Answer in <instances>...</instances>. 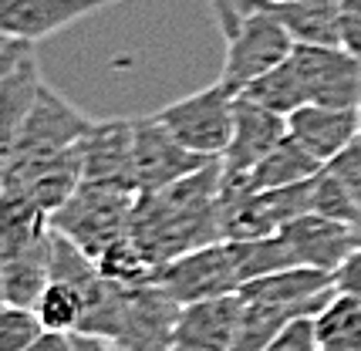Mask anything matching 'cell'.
I'll list each match as a JSON object with an SVG mask.
<instances>
[{
  "label": "cell",
  "instance_id": "cell-21",
  "mask_svg": "<svg viewBox=\"0 0 361 351\" xmlns=\"http://www.w3.org/2000/svg\"><path fill=\"white\" fill-rule=\"evenodd\" d=\"M314 328L324 351H361V301L334 294V301L314 314Z\"/></svg>",
  "mask_w": 361,
  "mask_h": 351
},
{
  "label": "cell",
  "instance_id": "cell-28",
  "mask_svg": "<svg viewBox=\"0 0 361 351\" xmlns=\"http://www.w3.org/2000/svg\"><path fill=\"white\" fill-rule=\"evenodd\" d=\"M264 351H321V345H317L314 318L290 321L287 328H281L277 335L270 338V345Z\"/></svg>",
  "mask_w": 361,
  "mask_h": 351
},
{
  "label": "cell",
  "instance_id": "cell-19",
  "mask_svg": "<svg viewBox=\"0 0 361 351\" xmlns=\"http://www.w3.org/2000/svg\"><path fill=\"white\" fill-rule=\"evenodd\" d=\"M324 169V162L317 159L314 152H307L304 145L287 132V139H283L270 156L253 166L247 176H240V179H223V186H236V190H247V192H260V190H283V186H294V183H304V179H311Z\"/></svg>",
  "mask_w": 361,
  "mask_h": 351
},
{
  "label": "cell",
  "instance_id": "cell-1",
  "mask_svg": "<svg viewBox=\"0 0 361 351\" xmlns=\"http://www.w3.org/2000/svg\"><path fill=\"white\" fill-rule=\"evenodd\" d=\"M220 190L223 162L213 159L203 169L176 179L166 190L139 192L135 216H132V237L142 243V250L156 267L196 247L223 240Z\"/></svg>",
  "mask_w": 361,
  "mask_h": 351
},
{
  "label": "cell",
  "instance_id": "cell-15",
  "mask_svg": "<svg viewBox=\"0 0 361 351\" xmlns=\"http://www.w3.org/2000/svg\"><path fill=\"white\" fill-rule=\"evenodd\" d=\"M243 321V297L240 290L189 301L176 321L173 351H230Z\"/></svg>",
  "mask_w": 361,
  "mask_h": 351
},
{
  "label": "cell",
  "instance_id": "cell-26",
  "mask_svg": "<svg viewBox=\"0 0 361 351\" xmlns=\"http://www.w3.org/2000/svg\"><path fill=\"white\" fill-rule=\"evenodd\" d=\"M311 213L331 216V220H345V223L361 226V207L351 196L345 183L331 173L328 166L317 176H311Z\"/></svg>",
  "mask_w": 361,
  "mask_h": 351
},
{
  "label": "cell",
  "instance_id": "cell-9",
  "mask_svg": "<svg viewBox=\"0 0 361 351\" xmlns=\"http://www.w3.org/2000/svg\"><path fill=\"white\" fill-rule=\"evenodd\" d=\"M152 281L162 284L179 304L203 301V297H220V294H233V290L243 288L226 240L196 247V250H189V254L162 264Z\"/></svg>",
  "mask_w": 361,
  "mask_h": 351
},
{
  "label": "cell",
  "instance_id": "cell-32",
  "mask_svg": "<svg viewBox=\"0 0 361 351\" xmlns=\"http://www.w3.org/2000/svg\"><path fill=\"white\" fill-rule=\"evenodd\" d=\"M24 351H71V335H64V331H44L31 348H24Z\"/></svg>",
  "mask_w": 361,
  "mask_h": 351
},
{
  "label": "cell",
  "instance_id": "cell-12",
  "mask_svg": "<svg viewBox=\"0 0 361 351\" xmlns=\"http://www.w3.org/2000/svg\"><path fill=\"white\" fill-rule=\"evenodd\" d=\"M85 183L132 190L135 186V118H105L88 128L81 139Z\"/></svg>",
  "mask_w": 361,
  "mask_h": 351
},
{
  "label": "cell",
  "instance_id": "cell-31",
  "mask_svg": "<svg viewBox=\"0 0 361 351\" xmlns=\"http://www.w3.org/2000/svg\"><path fill=\"white\" fill-rule=\"evenodd\" d=\"M209 4H213V17H216V27L223 31V37H233L236 34L233 0H209Z\"/></svg>",
  "mask_w": 361,
  "mask_h": 351
},
{
  "label": "cell",
  "instance_id": "cell-10",
  "mask_svg": "<svg viewBox=\"0 0 361 351\" xmlns=\"http://www.w3.org/2000/svg\"><path fill=\"white\" fill-rule=\"evenodd\" d=\"M209 156L192 152L169 128L159 122V115L135 118V186L139 192H156L173 186L176 179L209 166Z\"/></svg>",
  "mask_w": 361,
  "mask_h": 351
},
{
  "label": "cell",
  "instance_id": "cell-18",
  "mask_svg": "<svg viewBox=\"0 0 361 351\" xmlns=\"http://www.w3.org/2000/svg\"><path fill=\"white\" fill-rule=\"evenodd\" d=\"M51 254H54V230L37 243L0 250V301L37 307L41 294L51 284Z\"/></svg>",
  "mask_w": 361,
  "mask_h": 351
},
{
  "label": "cell",
  "instance_id": "cell-2",
  "mask_svg": "<svg viewBox=\"0 0 361 351\" xmlns=\"http://www.w3.org/2000/svg\"><path fill=\"white\" fill-rule=\"evenodd\" d=\"M236 34L226 37V58H223L220 81L230 92H243L250 81L274 71L294 54V37L283 27L277 14H270L260 0H233Z\"/></svg>",
  "mask_w": 361,
  "mask_h": 351
},
{
  "label": "cell",
  "instance_id": "cell-20",
  "mask_svg": "<svg viewBox=\"0 0 361 351\" xmlns=\"http://www.w3.org/2000/svg\"><path fill=\"white\" fill-rule=\"evenodd\" d=\"M298 44H341V0H260Z\"/></svg>",
  "mask_w": 361,
  "mask_h": 351
},
{
  "label": "cell",
  "instance_id": "cell-7",
  "mask_svg": "<svg viewBox=\"0 0 361 351\" xmlns=\"http://www.w3.org/2000/svg\"><path fill=\"white\" fill-rule=\"evenodd\" d=\"M81 183H85L81 142L58 152V156L4 166V196L24 199L27 207L41 209L47 216H54L78 192Z\"/></svg>",
  "mask_w": 361,
  "mask_h": 351
},
{
  "label": "cell",
  "instance_id": "cell-17",
  "mask_svg": "<svg viewBox=\"0 0 361 351\" xmlns=\"http://www.w3.org/2000/svg\"><path fill=\"white\" fill-rule=\"evenodd\" d=\"M287 132L328 166L341 149H348L361 135V109L300 105L298 112L287 115Z\"/></svg>",
  "mask_w": 361,
  "mask_h": 351
},
{
  "label": "cell",
  "instance_id": "cell-29",
  "mask_svg": "<svg viewBox=\"0 0 361 351\" xmlns=\"http://www.w3.org/2000/svg\"><path fill=\"white\" fill-rule=\"evenodd\" d=\"M334 290L361 301V247H355V250L338 264V271H334Z\"/></svg>",
  "mask_w": 361,
  "mask_h": 351
},
{
  "label": "cell",
  "instance_id": "cell-11",
  "mask_svg": "<svg viewBox=\"0 0 361 351\" xmlns=\"http://www.w3.org/2000/svg\"><path fill=\"white\" fill-rule=\"evenodd\" d=\"M34 44L37 41H24L14 34H4L0 41V156L14 145L17 132L44 85Z\"/></svg>",
  "mask_w": 361,
  "mask_h": 351
},
{
  "label": "cell",
  "instance_id": "cell-23",
  "mask_svg": "<svg viewBox=\"0 0 361 351\" xmlns=\"http://www.w3.org/2000/svg\"><path fill=\"white\" fill-rule=\"evenodd\" d=\"M240 95L253 98V101H260V105H267V109H274V112H281V115H290V112H298L300 105H307L304 81H300L298 68H294L290 58L283 64H277L274 71L260 75L257 81H250Z\"/></svg>",
  "mask_w": 361,
  "mask_h": 351
},
{
  "label": "cell",
  "instance_id": "cell-5",
  "mask_svg": "<svg viewBox=\"0 0 361 351\" xmlns=\"http://www.w3.org/2000/svg\"><path fill=\"white\" fill-rule=\"evenodd\" d=\"M94 125V118L81 112L78 105H71L61 92H54L51 85H41V92L34 98L31 112L24 118V125L17 132L14 145L0 156L4 166H14V162H31V159H44V156H58L64 149L78 145L88 128Z\"/></svg>",
  "mask_w": 361,
  "mask_h": 351
},
{
  "label": "cell",
  "instance_id": "cell-30",
  "mask_svg": "<svg viewBox=\"0 0 361 351\" xmlns=\"http://www.w3.org/2000/svg\"><path fill=\"white\" fill-rule=\"evenodd\" d=\"M341 48L361 58V0H341Z\"/></svg>",
  "mask_w": 361,
  "mask_h": 351
},
{
  "label": "cell",
  "instance_id": "cell-33",
  "mask_svg": "<svg viewBox=\"0 0 361 351\" xmlns=\"http://www.w3.org/2000/svg\"><path fill=\"white\" fill-rule=\"evenodd\" d=\"M71 351H126V348H118L115 341L98 335H71Z\"/></svg>",
  "mask_w": 361,
  "mask_h": 351
},
{
  "label": "cell",
  "instance_id": "cell-27",
  "mask_svg": "<svg viewBox=\"0 0 361 351\" xmlns=\"http://www.w3.org/2000/svg\"><path fill=\"white\" fill-rule=\"evenodd\" d=\"M44 331L47 328H44V321H41V314H37V307L4 304V311H0V351L31 348Z\"/></svg>",
  "mask_w": 361,
  "mask_h": 351
},
{
  "label": "cell",
  "instance_id": "cell-22",
  "mask_svg": "<svg viewBox=\"0 0 361 351\" xmlns=\"http://www.w3.org/2000/svg\"><path fill=\"white\" fill-rule=\"evenodd\" d=\"M230 243V254L233 264L240 271V281H257L264 273L283 271V267H294V257L287 250L281 233H270V237H247V240H226Z\"/></svg>",
  "mask_w": 361,
  "mask_h": 351
},
{
  "label": "cell",
  "instance_id": "cell-4",
  "mask_svg": "<svg viewBox=\"0 0 361 351\" xmlns=\"http://www.w3.org/2000/svg\"><path fill=\"white\" fill-rule=\"evenodd\" d=\"M156 115L159 122L192 152L209 156V159H223L226 145L233 139L236 92H230L223 81H213L209 88L179 98L173 105L159 109Z\"/></svg>",
  "mask_w": 361,
  "mask_h": 351
},
{
  "label": "cell",
  "instance_id": "cell-13",
  "mask_svg": "<svg viewBox=\"0 0 361 351\" xmlns=\"http://www.w3.org/2000/svg\"><path fill=\"white\" fill-rule=\"evenodd\" d=\"M287 139V115L274 112L267 105L253 101L247 95H236V122H233V139L223 152V179H240L257 166V162L270 156L277 145Z\"/></svg>",
  "mask_w": 361,
  "mask_h": 351
},
{
  "label": "cell",
  "instance_id": "cell-16",
  "mask_svg": "<svg viewBox=\"0 0 361 351\" xmlns=\"http://www.w3.org/2000/svg\"><path fill=\"white\" fill-rule=\"evenodd\" d=\"M118 0H0V34L24 41H44L81 17L111 7Z\"/></svg>",
  "mask_w": 361,
  "mask_h": 351
},
{
  "label": "cell",
  "instance_id": "cell-6",
  "mask_svg": "<svg viewBox=\"0 0 361 351\" xmlns=\"http://www.w3.org/2000/svg\"><path fill=\"white\" fill-rule=\"evenodd\" d=\"M179 311L183 304L156 281L126 284L111 341L126 351H173Z\"/></svg>",
  "mask_w": 361,
  "mask_h": 351
},
{
  "label": "cell",
  "instance_id": "cell-25",
  "mask_svg": "<svg viewBox=\"0 0 361 351\" xmlns=\"http://www.w3.org/2000/svg\"><path fill=\"white\" fill-rule=\"evenodd\" d=\"M37 314H41L47 331L75 335L81 324V314H85V297H81V290H75L71 284L51 277L47 290L41 294V301H37Z\"/></svg>",
  "mask_w": 361,
  "mask_h": 351
},
{
  "label": "cell",
  "instance_id": "cell-3",
  "mask_svg": "<svg viewBox=\"0 0 361 351\" xmlns=\"http://www.w3.org/2000/svg\"><path fill=\"white\" fill-rule=\"evenodd\" d=\"M135 199H139V192L132 190L81 183L78 192L51 216V223L68 240H75L88 257L98 260L115 240L132 233Z\"/></svg>",
  "mask_w": 361,
  "mask_h": 351
},
{
  "label": "cell",
  "instance_id": "cell-24",
  "mask_svg": "<svg viewBox=\"0 0 361 351\" xmlns=\"http://www.w3.org/2000/svg\"><path fill=\"white\" fill-rule=\"evenodd\" d=\"M98 271L105 273L109 281H115V284H145V281L156 277L159 267L149 260V254L142 250L139 240L126 233L98 257Z\"/></svg>",
  "mask_w": 361,
  "mask_h": 351
},
{
  "label": "cell",
  "instance_id": "cell-14",
  "mask_svg": "<svg viewBox=\"0 0 361 351\" xmlns=\"http://www.w3.org/2000/svg\"><path fill=\"white\" fill-rule=\"evenodd\" d=\"M287 250L300 267H317V271H338V264L345 260L355 247H361V226L345 223V220H331L321 213H304L298 220L281 230Z\"/></svg>",
  "mask_w": 361,
  "mask_h": 351
},
{
  "label": "cell",
  "instance_id": "cell-34",
  "mask_svg": "<svg viewBox=\"0 0 361 351\" xmlns=\"http://www.w3.org/2000/svg\"><path fill=\"white\" fill-rule=\"evenodd\" d=\"M358 207H361V199H358Z\"/></svg>",
  "mask_w": 361,
  "mask_h": 351
},
{
  "label": "cell",
  "instance_id": "cell-8",
  "mask_svg": "<svg viewBox=\"0 0 361 351\" xmlns=\"http://www.w3.org/2000/svg\"><path fill=\"white\" fill-rule=\"evenodd\" d=\"M290 61L304 81L307 105L361 109V58L341 44H294Z\"/></svg>",
  "mask_w": 361,
  "mask_h": 351
}]
</instances>
